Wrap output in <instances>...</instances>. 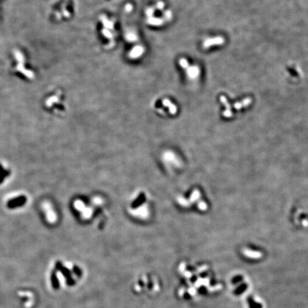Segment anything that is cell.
<instances>
[{
    "label": "cell",
    "instance_id": "obj_17",
    "mask_svg": "<svg viewBox=\"0 0 308 308\" xmlns=\"http://www.w3.org/2000/svg\"><path fill=\"white\" fill-rule=\"evenodd\" d=\"M59 101V97H57V96H54V97H52L51 98H49V99L47 101V107H51L54 103H57Z\"/></svg>",
    "mask_w": 308,
    "mask_h": 308
},
{
    "label": "cell",
    "instance_id": "obj_20",
    "mask_svg": "<svg viewBox=\"0 0 308 308\" xmlns=\"http://www.w3.org/2000/svg\"><path fill=\"white\" fill-rule=\"evenodd\" d=\"M179 64H180L181 67L183 68V69H186L187 68L189 67V64H188V61H187L186 59H183V58H182V59H181L180 60H179Z\"/></svg>",
    "mask_w": 308,
    "mask_h": 308
},
{
    "label": "cell",
    "instance_id": "obj_21",
    "mask_svg": "<svg viewBox=\"0 0 308 308\" xmlns=\"http://www.w3.org/2000/svg\"><path fill=\"white\" fill-rule=\"evenodd\" d=\"M102 34L103 36H104L105 37H107V39H112L113 38V35L112 34V32H111L109 30L107 29H103L102 30Z\"/></svg>",
    "mask_w": 308,
    "mask_h": 308
},
{
    "label": "cell",
    "instance_id": "obj_14",
    "mask_svg": "<svg viewBox=\"0 0 308 308\" xmlns=\"http://www.w3.org/2000/svg\"><path fill=\"white\" fill-rule=\"evenodd\" d=\"M251 102H252L251 98H246V99L243 100L242 102L236 103V104L234 105V107H235V108H236V109H241L242 107H247V106H248L249 104H251Z\"/></svg>",
    "mask_w": 308,
    "mask_h": 308
},
{
    "label": "cell",
    "instance_id": "obj_8",
    "mask_svg": "<svg viewBox=\"0 0 308 308\" xmlns=\"http://www.w3.org/2000/svg\"><path fill=\"white\" fill-rule=\"evenodd\" d=\"M44 208L45 209V211H47V216L48 221L50 222H54L56 220V217H55V214L54 212H53L52 209L51 208V206L48 203H44Z\"/></svg>",
    "mask_w": 308,
    "mask_h": 308
},
{
    "label": "cell",
    "instance_id": "obj_19",
    "mask_svg": "<svg viewBox=\"0 0 308 308\" xmlns=\"http://www.w3.org/2000/svg\"><path fill=\"white\" fill-rule=\"evenodd\" d=\"M14 55H15V57H16V59H17V61L19 62V64H22V62H24V56H23V54H22L19 51L15 50Z\"/></svg>",
    "mask_w": 308,
    "mask_h": 308
},
{
    "label": "cell",
    "instance_id": "obj_29",
    "mask_svg": "<svg viewBox=\"0 0 308 308\" xmlns=\"http://www.w3.org/2000/svg\"><path fill=\"white\" fill-rule=\"evenodd\" d=\"M302 225H303L305 227H307L308 226V220H307V219L304 220V221H302Z\"/></svg>",
    "mask_w": 308,
    "mask_h": 308
},
{
    "label": "cell",
    "instance_id": "obj_18",
    "mask_svg": "<svg viewBox=\"0 0 308 308\" xmlns=\"http://www.w3.org/2000/svg\"><path fill=\"white\" fill-rule=\"evenodd\" d=\"M126 39H127L128 42H134L136 41V39H137V36H136L134 33L129 32V33H128L127 34H126Z\"/></svg>",
    "mask_w": 308,
    "mask_h": 308
},
{
    "label": "cell",
    "instance_id": "obj_9",
    "mask_svg": "<svg viewBox=\"0 0 308 308\" xmlns=\"http://www.w3.org/2000/svg\"><path fill=\"white\" fill-rule=\"evenodd\" d=\"M221 102L223 103V104L225 106H226V110L225 111V112H223V117H226V118L231 117L232 116H233V113H232V112H231V106H230V104L228 103V102H227L226 97H223V96H222V97H221Z\"/></svg>",
    "mask_w": 308,
    "mask_h": 308
},
{
    "label": "cell",
    "instance_id": "obj_15",
    "mask_svg": "<svg viewBox=\"0 0 308 308\" xmlns=\"http://www.w3.org/2000/svg\"><path fill=\"white\" fill-rule=\"evenodd\" d=\"M10 174V172L9 171L5 170V169L2 167V166L0 164V184L3 182L4 179L7 177Z\"/></svg>",
    "mask_w": 308,
    "mask_h": 308
},
{
    "label": "cell",
    "instance_id": "obj_2",
    "mask_svg": "<svg viewBox=\"0 0 308 308\" xmlns=\"http://www.w3.org/2000/svg\"><path fill=\"white\" fill-rule=\"evenodd\" d=\"M245 308H266L265 302L256 295H251L246 299L244 305Z\"/></svg>",
    "mask_w": 308,
    "mask_h": 308
},
{
    "label": "cell",
    "instance_id": "obj_22",
    "mask_svg": "<svg viewBox=\"0 0 308 308\" xmlns=\"http://www.w3.org/2000/svg\"><path fill=\"white\" fill-rule=\"evenodd\" d=\"M198 208L201 211H206V210H207V209H208V205H207V203H206V202H204L203 201L199 202V203H198Z\"/></svg>",
    "mask_w": 308,
    "mask_h": 308
},
{
    "label": "cell",
    "instance_id": "obj_5",
    "mask_svg": "<svg viewBox=\"0 0 308 308\" xmlns=\"http://www.w3.org/2000/svg\"><path fill=\"white\" fill-rule=\"evenodd\" d=\"M143 53H144L143 47L141 46V45H137L131 50L129 54H128V57L131 59H137V58H139Z\"/></svg>",
    "mask_w": 308,
    "mask_h": 308
},
{
    "label": "cell",
    "instance_id": "obj_4",
    "mask_svg": "<svg viewBox=\"0 0 308 308\" xmlns=\"http://www.w3.org/2000/svg\"><path fill=\"white\" fill-rule=\"evenodd\" d=\"M243 256L247 257V258L250 259H253V260H257V259H261L262 257V253L260 251H252V250L244 248L242 251Z\"/></svg>",
    "mask_w": 308,
    "mask_h": 308
},
{
    "label": "cell",
    "instance_id": "obj_3",
    "mask_svg": "<svg viewBox=\"0 0 308 308\" xmlns=\"http://www.w3.org/2000/svg\"><path fill=\"white\" fill-rule=\"evenodd\" d=\"M27 201V198L24 196H20L19 197H17L12 200H10L8 203H7V206L9 208H17V207L22 206V205L26 203Z\"/></svg>",
    "mask_w": 308,
    "mask_h": 308
},
{
    "label": "cell",
    "instance_id": "obj_24",
    "mask_svg": "<svg viewBox=\"0 0 308 308\" xmlns=\"http://www.w3.org/2000/svg\"><path fill=\"white\" fill-rule=\"evenodd\" d=\"M153 13H154V8H153V7H149V8L146 9V16L148 17V18H149V17H153Z\"/></svg>",
    "mask_w": 308,
    "mask_h": 308
},
{
    "label": "cell",
    "instance_id": "obj_28",
    "mask_svg": "<svg viewBox=\"0 0 308 308\" xmlns=\"http://www.w3.org/2000/svg\"><path fill=\"white\" fill-rule=\"evenodd\" d=\"M63 14H64L66 17H70L69 12H68L67 9H64V11H63Z\"/></svg>",
    "mask_w": 308,
    "mask_h": 308
},
{
    "label": "cell",
    "instance_id": "obj_11",
    "mask_svg": "<svg viewBox=\"0 0 308 308\" xmlns=\"http://www.w3.org/2000/svg\"><path fill=\"white\" fill-rule=\"evenodd\" d=\"M162 103L164 107H168L169 112H170L171 114H175V113L177 112V108H176V106L174 105L173 103H171L168 99H167V98L163 99Z\"/></svg>",
    "mask_w": 308,
    "mask_h": 308
},
{
    "label": "cell",
    "instance_id": "obj_13",
    "mask_svg": "<svg viewBox=\"0 0 308 308\" xmlns=\"http://www.w3.org/2000/svg\"><path fill=\"white\" fill-rule=\"evenodd\" d=\"M100 19L102 20V22L104 27L105 29H112L113 28V23L108 20L105 16H101Z\"/></svg>",
    "mask_w": 308,
    "mask_h": 308
},
{
    "label": "cell",
    "instance_id": "obj_27",
    "mask_svg": "<svg viewBox=\"0 0 308 308\" xmlns=\"http://www.w3.org/2000/svg\"><path fill=\"white\" fill-rule=\"evenodd\" d=\"M125 9H126V11H127L128 12H131V10L133 9V6H132V5H131V4H128L126 5V7H125Z\"/></svg>",
    "mask_w": 308,
    "mask_h": 308
},
{
    "label": "cell",
    "instance_id": "obj_7",
    "mask_svg": "<svg viewBox=\"0 0 308 308\" xmlns=\"http://www.w3.org/2000/svg\"><path fill=\"white\" fill-rule=\"evenodd\" d=\"M186 73L189 78L193 79H196L200 74V69L197 66H191V67L189 66L186 69Z\"/></svg>",
    "mask_w": 308,
    "mask_h": 308
},
{
    "label": "cell",
    "instance_id": "obj_25",
    "mask_svg": "<svg viewBox=\"0 0 308 308\" xmlns=\"http://www.w3.org/2000/svg\"><path fill=\"white\" fill-rule=\"evenodd\" d=\"M163 17H165V19L166 20H171V18H172V13H171V11H169V10H168V11H166L165 12L163 13Z\"/></svg>",
    "mask_w": 308,
    "mask_h": 308
},
{
    "label": "cell",
    "instance_id": "obj_6",
    "mask_svg": "<svg viewBox=\"0 0 308 308\" xmlns=\"http://www.w3.org/2000/svg\"><path fill=\"white\" fill-rule=\"evenodd\" d=\"M223 43L224 39L222 37H216L213 38V39H208L204 42L203 47L207 49V48H209L210 47L213 46V45H220L223 44Z\"/></svg>",
    "mask_w": 308,
    "mask_h": 308
},
{
    "label": "cell",
    "instance_id": "obj_10",
    "mask_svg": "<svg viewBox=\"0 0 308 308\" xmlns=\"http://www.w3.org/2000/svg\"><path fill=\"white\" fill-rule=\"evenodd\" d=\"M17 70H18L19 72H20L21 73H22V74H23L25 77L29 78V79H34V73H33L32 71L27 70L24 67V66L22 64H19L18 65V67H17Z\"/></svg>",
    "mask_w": 308,
    "mask_h": 308
},
{
    "label": "cell",
    "instance_id": "obj_1",
    "mask_svg": "<svg viewBox=\"0 0 308 308\" xmlns=\"http://www.w3.org/2000/svg\"><path fill=\"white\" fill-rule=\"evenodd\" d=\"M250 287L251 282L245 276H240V279L238 277L233 276L231 280H230V288L232 293L236 297L246 295Z\"/></svg>",
    "mask_w": 308,
    "mask_h": 308
},
{
    "label": "cell",
    "instance_id": "obj_16",
    "mask_svg": "<svg viewBox=\"0 0 308 308\" xmlns=\"http://www.w3.org/2000/svg\"><path fill=\"white\" fill-rule=\"evenodd\" d=\"M201 193L199 192V191L195 190L193 192V193H192L191 196L190 197V200H189V202H190V203H193V202H196L197 200H198V199L201 198Z\"/></svg>",
    "mask_w": 308,
    "mask_h": 308
},
{
    "label": "cell",
    "instance_id": "obj_12",
    "mask_svg": "<svg viewBox=\"0 0 308 308\" xmlns=\"http://www.w3.org/2000/svg\"><path fill=\"white\" fill-rule=\"evenodd\" d=\"M147 22L148 24L153 25V26H161V25H162L163 24L164 19L161 18H156V17H151L148 19Z\"/></svg>",
    "mask_w": 308,
    "mask_h": 308
},
{
    "label": "cell",
    "instance_id": "obj_23",
    "mask_svg": "<svg viewBox=\"0 0 308 308\" xmlns=\"http://www.w3.org/2000/svg\"><path fill=\"white\" fill-rule=\"evenodd\" d=\"M178 201H179V203H181V205H182L183 206H186V207L190 206H189L190 205V202H189V201H188L187 200H186V199L181 198L178 199Z\"/></svg>",
    "mask_w": 308,
    "mask_h": 308
},
{
    "label": "cell",
    "instance_id": "obj_26",
    "mask_svg": "<svg viewBox=\"0 0 308 308\" xmlns=\"http://www.w3.org/2000/svg\"><path fill=\"white\" fill-rule=\"evenodd\" d=\"M156 7L158 9H160V10H162L163 9V7H164V4H163V2H159L157 3V4H156Z\"/></svg>",
    "mask_w": 308,
    "mask_h": 308
}]
</instances>
